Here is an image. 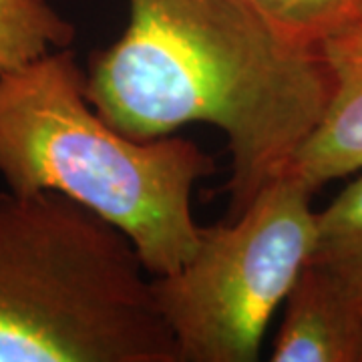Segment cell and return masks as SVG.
I'll use <instances>...</instances> for the list:
<instances>
[{"label": "cell", "instance_id": "4", "mask_svg": "<svg viewBox=\"0 0 362 362\" xmlns=\"http://www.w3.org/2000/svg\"><path fill=\"white\" fill-rule=\"evenodd\" d=\"M312 195L288 169L242 214L204 228L180 270L151 280L180 362L258 361L274 312L314 252Z\"/></svg>", "mask_w": 362, "mask_h": 362}, {"label": "cell", "instance_id": "8", "mask_svg": "<svg viewBox=\"0 0 362 362\" xmlns=\"http://www.w3.org/2000/svg\"><path fill=\"white\" fill-rule=\"evenodd\" d=\"M73 39L75 26L47 0H0V71L66 49Z\"/></svg>", "mask_w": 362, "mask_h": 362}, {"label": "cell", "instance_id": "2", "mask_svg": "<svg viewBox=\"0 0 362 362\" xmlns=\"http://www.w3.org/2000/svg\"><path fill=\"white\" fill-rule=\"evenodd\" d=\"M66 49L0 71V177L21 194L54 192L113 223L153 278L180 270L202 240L197 181L216 161L189 139H133L87 97Z\"/></svg>", "mask_w": 362, "mask_h": 362}, {"label": "cell", "instance_id": "3", "mask_svg": "<svg viewBox=\"0 0 362 362\" xmlns=\"http://www.w3.org/2000/svg\"><path fill=\"white\" fill-rule=\"evenodd\" d=\"M131 240L54 192H0V362H180Z\"/></svg>", "mask_w": 362, "mask_h": 362}, {"label": "cell", "instance_id": "9", "mask_svg": "<svg viewBox=\"0 0 362 362\" xmlns=\"http://www.w3.org/2000/svg\"><path fill=\"white\" fill-rule=\"evenodd\" d=\"M282 37L318 47L362 18V0H246Z\"/></svg>", "mask_w": 362, "mask_h": 362}, {"label": "cell", "instance_id": "6", "mask_svg": "<svg viewBox=\"0 0 362 362\" xmlns=\"http://www.w3.org/2000/svg\"><path fill=\"white\" fill-rule=\"evenodd\" d=\"M274 362H362V302L308 262L284 302Z\"/></svg>", "mask_w": 362, "mask_h": 362}, {"label": "cell", "instance_id": "1", "mask_svg": "<svg viewBox=\"0 0 362 362\" xmlns=\"http://www.w3.org/2000/svg\"><path fill=\"white\" fill-rule=\"evenodd\" d=\"M129 21L93 52L90 105L133 139L189 123L228 137L230 218L284 175L330 99L322 49L282 37L246 0H127Z\"/></svg>", "mask_w": 362, "mask_h": 362}, {"label": "cell", "instance_id": "7", "mask_svg": "<svg viewBox=\"0 0 362 362\" xmlns=\"http://www.w3.org/2000/svg\"><path fill=\"white\" fill-rule=\"evenodd\" d=\"M310 264L328 272L362 302V175L316 214Z\"/></svg>", "mask_w": 362, "mask_h": 362}, {"label": "cell", "instance_id": "5", "mask_svg": "<svg viewBox=\"0 0 362 362\" xmlns=\"http://www.w3.org/2000/svg\"><path fill=\"white\" fill-rule=\"evenodd\" d=\"M320 49L332 77L330 99L290 165L312 192L362 169V18Z\"/></svg>", "mask_w": 362, "mask_h": 362}]
</instances>
